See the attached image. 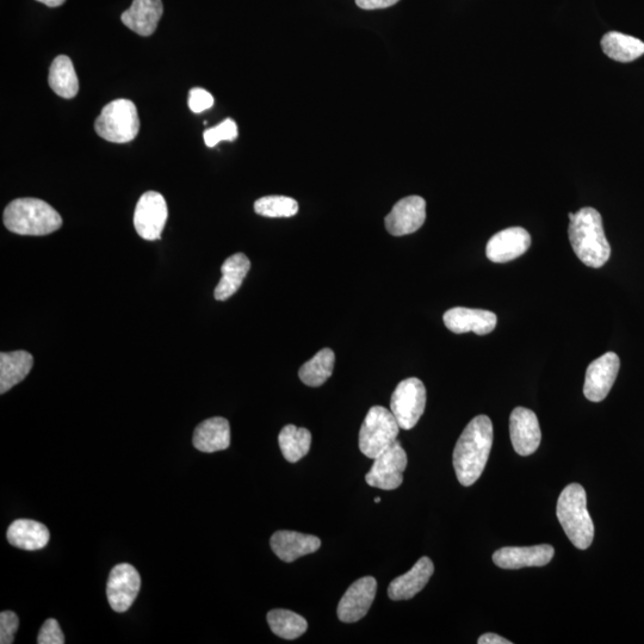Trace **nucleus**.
I'll return each mask as SVG.
<instances>
[{
    "label": "nucleus",
    "instance_id": "obj_35",
    "mask_svg": "<svg viewBox=\"0 0 644 644\" xmlns=\"http://www.w3.org/2000/svg\"><path fill=\"white\" fill-rule=\"evenodd\" d=\"M398 2H400V0H356L358 8L363 10L387 9Z\"/></svg>",
    "mask_w": 644,
    "mask_h": 644
},
{
    "label": "nucleus",
    "instance_id": "obj_34",
    "mask_svg": "<svg viewBox=\"0 0 644 644\" xmlns=\"http://www.w3.org/2000/svg\"><path fill=\"white\" fill-rule=\"evenodd\" d=\"M214 97L207 90L195 88L189 94V108L193 113L200 114L214 105Z\"/></svg>",
    "mask_w": 644,
    "mask_h": 644
},
{
    "label": "nucleus",
    "instance_id": "obj_7",
    "mask_svg": "<svg viewBox=\"0 0 644 644\" xmlns=\"http://www.w3.org/2000/svg\"><path fill=\"white\" fill-rule=\"evenodd\" d=\"M425 407L426 388L416 377L400 382L390 400V411L402 430H412L423 416Z\"/></svg>",
    "mask_w": 644,
    "mask_h": 644
},
{
    "label": "nucleus",
    "instance_id": "obj_19",
    "mask_svg": "<svg viewBox=\"0 0 644 644\" xmlns=\"http://www.w3.org/2000/svg\"><path fill=\"white\" fill-rule=\"evenodd\" d=\"M435 566L429 557L421 559L413 566L410 572L390 582L388 596L392 600H407L416 597L430 581Z\"/></svg>",
    "mask_w": 644,
    "mask_h": 644
},
{
    "label": "nucleus",
    "instance_id": "obj_8",
    "mask_svg": "<svg viewBox=\"0 0 644 644\" xmlns=\"http://www.w3.org/2000/svg\"><path fill=\"white\" fill-rule=\"evenodd\" d=\"M408 458L401 443L396 441L383 451L374 460L373 467L365 476L368 485L383 491H393L404 482V472L407 468Z\"/></svg>",
    "mask_w": 644,
    "mask_h": 644
},
{
    "label": "nucleus",
    "instance_id": "obj_29",
    "mask_svg": "<svg viewBox=\"0 0 644 644\" xmlns=\"http://www.w3.org/2000/svg\"><path fill=\"white\" fill-rule=\"evenodd\" d=\"M268 623L272 633L284 640L299 639L308 629L305 618L289 610H272L268 613Z\"/></svg>",
    "mask_w": 644,
    "mask_h": 644
},
{
    "label": "nucleus",
    "instance_id": "obj_16",
    "mask_svg": "<svg viewBox=\"0 0 644 644\" xmlns=\"http://www.w3.org/2000/svg\"><path fill=\"white\" fill-rule=\"evenodd\" d=\"M444 324L452 333L474 332L486 336L495 330L498 324L497 315L485 309L466 307L451 308L444 313Z\"/></svg>",
    "mask_w": 644,
    "mask_h": 644
},
{
    "label": "nucleus",
    "instance_id": "obj_23",
    "mask_svg": "<svg viewBox=\"0 0 644 644\" xmlns=\"http://www.w3.org/2000/svg\"><path fill=\"white\" fill-rule=\"evenodd\" d=\"M34 357L27 351L0 354V394L9 392L21 383L33 369Z\"/></svg>",
    "mask_w": 644,
    "mask_h": 644
},
{
    "label": "nucleus",
    "instance_id": "obj_32",
    "mask_svg": "<svg viewBox=\"0 0 644 644\" xmlns=\"http://www.w3.org/2000/svg\"><path fill=\"white\" fill-rule=\"evenodd\" d=\"M18 627H20V619L15 612L3 611L0 613V643H14Z\"/></svg>",
    "mask_w": 644,
    "mask_h": 644
},
{
    "label": "nucleus",
    "instance_id": "obj_18",
    "mask_svg": "<svg viewBox=\"0 0 644 644\" xmlns=\"http://www.w3.org/2000/svg\"><path fill=\"white\" fill-rule=\"evenodd\" d=\"M271 549L278 559L284 562H294L302 556L315 553L321 547L320 538L300 534L295 531H277L270 540Z\"/></svg>",
    "mask_w": 644,
    "mask_h": 644
},
{
    "label": "nucleus",
    "instance_id": "obj_38",
    "mask_svg": "<svg viewBox=\"0 0 644 644\" xmlns=\"http://www.w3.org/2000/svg\"><path fill=\"white\" fill-rule=\"evenodd\" d=\"M375 503H381V498H376Z\"/></svg>",
    "mask_w": 644,
    "mask_h": 644
},
{
    "label": "nucleus",
    "instance_id": "obj_15",
    "mask_svg": "<svg viewBox=\"0 0 644 644\" xmlns=\"http://www.w3.org/2000/svg\"><path fill=\"white\" fill-rule=\"evenodd\" d=\"M530 246L529 232L522 227H511L494 234L489 239L486 255L493 263H509L523 256Z\"/></svg>",
    "mask_w": 644,
    "mask_h": 644
},
{
    "label": "nucleus",
    "instance_id": "obj_28",
    "mask_svg": "<svg viewBox=\"0 0 644 644\" xmlns=\"http://www.w3.org/2000/svg\"><path fill=\"white\" fill-rule=\"evenodd\" d=\"M336 355L331 349H322L313 358L302 365L299 376L303 383L309 387H320L330 379L333 374Z\"/></svg>",
    "mask_w": 644,
    "mask_h": 644
},
{
    "label": "nucleus",
    "instance_id": "obj_27",
    "mask_svg": "<svg viewBox=\"0 0 644 644\" xmlns=\"http://www.w3.org/2000/svg\"><path fill=\"white\" fill-rule=\"evenodd\" d=\"M278 443L284 458L290 463H296L311 450L312 433L303 427L299 429L295 425H287L280 432Z\"/></svg>",
    "mask_w": 644,
    "mask_h": 644
},
{
    "label": "nucleus",
    "instance_id": "obj_20",
    "mask_svg": "<svg viewBox=\"0 0 644 644\" xmlns=\"http://www.w3.org/2000/svg\"><path fill=\"white\" fill-rule=\"evenodd\" d=\"M164 6L161 0H134L132 6L123 12L122 23L140 36H151L156 32Z\"/></svg>",
    "mask_w": 644,
    "mask_h": 644
},
{
    "label": "nucleus",
    "instance_id": "obj_6",
    "mask_svg": "<svg viewBox=\"0 0 644 644\" xmlns=\"http://www.w3.org/2000/svg\"><path fill=\"white\" fill-rule=\"evenodd\" d=\"M400 429L392 411L382 406L371 407L359 431V450L375 460L398 441Z\"/></svg>",
    "mask_w": 644,
    "mask_h": 644
},
{
    "label": "nucleus",
    "instance_id": "obj_9",
    "mask_svg": "<svg viewBox=\"0 0 644 644\" xmlns=\"http://www.w3.org/2000/svg\"><path fill=\"white\" fill-rule=\"evenodd\" d=\"M169 210L163 195L148 191L136 204L134 227L142 239L154 241L160 239L164 231Z\"/></svg>",
    "mask_w": 644,
    "mask_h": 644
},
{
    "label": "nucleus",
    "instance_id": "obj_1",
    "mask_svg": "<svg viewBox=\"0 0 644 644\" xmlns=\"http://www.w3.org/2000/svg\"><path fill=\"white\" fill-rule=\"evenodd\" d=\"M493 424L487 416L475 417L456 443L454 468L464 487L474 485L486 468L493 445Z\"/></svg>",
    "mask_w": 644,
    "mask_h": 644
},
{
    "label": "nucleus",
    "instance_id": "obj_12",
    "mask_svg": "<svg viewBox=\"0 0 644 644\" xmlns=\"http://www.w3.org/2000/svg\"><path fill=\"white\" fill-rule=\"evenodd\" d=\"M426 202L420 196H408L395 204L386 216L385 225L388 233L394 237L416 233L425 224Z\"/></svg>",
    "mask_w": 644,
    "mask_h": 644
},
{
    "label": "nucleus",
    "instance_id": "obj_14",
    "mask_svg": "<svg viewBox=\"0 0 644 644\" xmlns=\"http://www.w3.org/2000/svg\"><path fill=\"white\" fill-rule=\"evenodd\" d=\"M377 581L373 577L357 580L345 592L338 605V617L344 623H355L367 616L376 597Z\"/></svg>",
    "mask_w": 644,
    "mask_h": 644
},
{
    "label": "nucleus",
    "instance_id": "obj_22",
    "mask_svg": "<svg viewBox=\"0 0 644 644\" xmlns=\"http://www.w3.org/2000/svg\"><path fill=\"white\" fill-rule=\"evenodd\" d=\"M8 541L12 547L27 551L45 548L51 538L46 525L32 519H17L9 526Z\"/></svg>",
    "mask_w": 644,
    "mask_h": 644
},
{
    "label": "nucleus",
    "instance_id": "obj_24",
    "mask_svg": "<svg viewBox=\"0 0 644 644\" xmlns=\"http://www.w3.org/2000/svg\"><path fill=\"white\" fill-rule=\"evenodd\" d=\"M250 269V259L244 253H235V255L226 259L221 266V280L214 291L215 299L226 301L237 293Z\"/></svg>",
    "mask_w": 644,
    "mask_h": 644
},
{
    "label": "nucleus",
    "instance_id": "obj_17",
    "mask_svg": "<svg viewBox=\"0 0 644 644\" xmlns=\"http://www.w3.org/2000/svg\"><path fill=\"white\" fill-rule=\"evenodd\" d=\"M555 550L549 544L535 547H506L493 554L495 565L503 569L544 567L553 560Z\"/></svg>",
    "mask_w": 644,
    "mask_h": 644
},
{
    "label": "nucleus",
    "instance_id": "obj_33",
    "mask_svg": "<svg viewBox=\"0 0 644 644\" xmlns=\"http://www.w3.org/2000/svg\"><path fill=\"white\" fill-rule=\"evenodd\" d=\"M37 643L39 644H64L65 636L61 630L57 619H47L45 624L42 625L39 636H37Z\"/></svg>",
    "mask_w": 644,
    "mask_h": 644
},
{
    "label": "nucleus",
    "instance_id": "obj_21",
    "mask_svg": "<svg viewBox=\"0 0 644 644\" xmlns=\"http://www.w3.org/2000/svg\"><path fill=\"white\" fill-rule=\"evenodd\" d=\"M194 447L207 454L228 449L231 445V426L221 417L204 420L194 432Z\"/></svg>",
    "mask_w": 644,
    "mask_h": 644
},
{
    "label": "nucleus",
    "instance_id": "obj_5",
    "mask_svg": "<svg viewBox=\"0 0 644 644\" xmlns=\"http://www.w3.org/2000/svg\"><path fill=\"white\" fill-rule=\"evenodd\" d=\"M96 133L114 144H127L140 132L138 109L129 99H116L105 105L95 122Z\"/></svg>",
    "mask_w": 644,
    "mask_h": 644
},
{
    "label": "nucleus",
    "instance_id": "obj_31",
    "mask_svg": "<svg viewBox=\"0 0 644 644\" xmlns=\"http://www.w3.org/2000/svg\"><path fill=\"white\" fill-rule=\"evenodd\" d=\"M204 142L210 148L219 145L221 141H234L238 136V126L231 119L221 122L219 126L206 130Z\"/></svg>",
    "mask_w": 644,
    "mask_h": 644
},
{
    "label": "nucleus",
    "instance_id": "obj_11",
    "mask_svg": "<svg viewBox=\"0 0 644 644\" xmlns=\"http://www.w3.org/2000/svg\"><path fill=\"white\" fill-rule=\"evenodd\" d=\"M621 361L615 352H608L588 365L584 394L587 400L600 402L606 399L615 385Z\"/></svg>",
    "mask_w": 644,
    "mask_h": 644
},
{
    "label": "nucleus",
    "instance_id": "obj_30",
    "mask_svg": "<svg viewBox=\"0 0 644 644\" xmlns=\"http://www.w3.org/2000/svg\"><path fill=\"white\" fill-rule=\"evenodd\" d=\"M255 212L264 218H291L299 212V203L287 196H265L256 201Z\"/></svg>",
    "mask_w": 644,
    "mask_h": 644
},
{
    "label": "nucleus",
    "instance_id": "obj_25",
    "mask_svg": "<svg viewBox=\"0 0 644 644\" xmlns=\"http://www.w3.org/2000/svg\"><path fill=\"white\" fill-rule=\"evenodd\" d=\"M49 86L60 97L71 99L77 96L79 80L72 60L66 55H59L49 68Z\"/></svg>",
    "mask_w": 644,
    "mask_h": 644
},
{
    "label": "nucleus",
    "instance_id": "obj_26",
    "mask_svg": "<svg viewBox=\"0 0 644 644\" xmlns=\"http://www.w3.org/2000/svg\"><path fill=\"white\" fill-rule=\"evenodd\" d=\"M603 52L618 63H631L644 54V42L634 36L618 32L605 34L602 39Z\"/></svg>",
    "mask_w": 644,
    "mask_h": 644
},
{
    "label": "nucleus",
    "instance_id": "obj_10",
    "mask_svg": "<svg viewBox=\"0 0 644 644\" xmlns=\"http://www.w3.org/2000/svg\"><path fill=\"white\" fill-rule=\"evenodd\" d=\"M141 577L136 568L128 563H120L111 569L108 585V602L116 612H126L135 602L140 592Z\"/></svg>",
    "mask_w": 644,
    "mask_h": 644
},
{
    "label": "nucleus",
    "instance_id": "obj_3",
    "mask_svg": "<svg viewBox=\"0 0 644 644\" xmlns=\"http://www.w3.org/2000/svg\"><path fill=\"white\" fill-rule=\"evenodd\" d=\"M4 225L15 234L41 237L57 232L63 226V218L39 198H17L4 210Z\"/></svg>",
    "mask_w": 644,
    "mask_h": 644
},
{
    "label": "nucleus",
    "instance_id": "obj_36",
    "mask_svg": "<svg viewBox=\"0 0 644 644\" xmlns=\"http://www.w3.org/2000/svg\"><path fill=\"white\" fill-rule=\"evenodd\" d=\"M479 644H512L511 641L504 639L497 634L482 635L478 641Z\"/></svg>",
    "mask_w": 644,
    "mask_h": 644
},
{
    "label": "nucleus",
    "instance_id": "obj_4",
    "mask_svg": "<svg viewBox=\"0 0 644 644\" xmlns=\"http://www.w3.org/2000/svg\"><path fill=\"white\" fill-rule=\"evenodd\" d=\"M556 516L565 530L569 541L580 550L591 547L594 525L587 510V495L579 483H572L563 489L557 500Z\"/></svg>",
    "mask_w": 644,
    "mask_h": 644
},
{
    "label": "nucleus",
    "instance_id": "obj_37",
    "mask_svg": "<svg viewBox=\"0 0 644 644\" xmlns=\"http://www.w3.org/2000/svg\"><path fill=\"white\" fill-rule=\"evenodd\" d=\"M42 4L49 6V8H58V6L63 5L66 0H37Z\"/></svg>",
    "mask_w": 644,
    "mask_h": 644
},
{
    "label": "nucleus",
    "instance_id": "obj_2",
    "mask_svg": "<svg viewBox=\"0 0 644 644\" xmlns=\"http://www.w3.org/2000/svg\"><path fill=\"white\" fill-rule=\"evenodd\" d=\"M569 241L575 255L586 266L602 268L611 256V246L604 232L603 218L598 210L586 207L569 214Z\"/></svg>",
    "mask_w": 644,
    "mask_h": 644
},
{
    "label": "nucleus",
    "instance_id": "obj_13",
    "mask_svg": "<svg viewBox=\"0 0 644 644\" xmlns=\"http://www.w3.org/2000/svg\"><path fill=\"white\" fill-rule=\"evenodd\" d=\"M510 435L513 449L520 456L535 454L540 448L542 432L536 414L528 408L517 407L510 417Z\"/></svg>",
    "mask_w": 644,
    "mask_h": 644
}]
</instances>
